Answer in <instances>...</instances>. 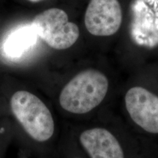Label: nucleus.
<instances>
[{
  "label": "nucleus",
  "mask_w": 158,
  "mask_h": 158,
  "mask_svg": "<svg viewBox=\"0 0 158 158\" xmlns=\"http://www.w3.org/2000/svg\"><path fill=\"white\" fill-rule=\"evenodd\" d=\"M108 89V80L100 71L89 69L77 74L65 85L59 95L63 109L84 114L101 103Z\"/></svg>",
  "instance_id": "nucleus-1"
},
{
  "label": "nucleus",
  "mask_w": 158,
  "mask_h": 158,
  "mask_svg": "<svg viewBox=\"0 0 158 158\" xmlns=\"http://www.w3.org/2000/svg\"><path fill=\"white\" fill-rule=\"evenodd\" d=\"M15 118L33 139L48 141L54 132V122L51 111L40 99L27 91H17L10 100Z\"/></svg>",
  "instance_id": "nucleus-2"
},
{
  "label": "nucleus",
  "mask_w": 158,
  "mask_h": 158,
  "mask_svg": "<svg viewBox=\"0 0 158 158\" xmlns=\"http://www.w3.org/2000/svg\"><path fill=\"white\" fill-rule=\"evenodd\" d=\"M31 25L39 36L51 48L64 50L74 45L80 31L76 23L70 22L65 11L51 8L35 17Z\"/></svg>",
  "instance_id": "nucleus-3"
},
{
  "label": "nucleus",
  "mask_w": 158,
  "mask_h": 158,
  "mask_svg": "<svg viewBox=\"0 0 158 158\" xmlns=\"http://www.w3.org/2000/svg\"><path fill=\"white\" fill-rule=\"evenodd\" d=\"M84 22L89 32L106 37L118 31L122 22V7L118 0H90Z\"/></svg>",
  "instance_id": "nucleus-4"
},
{
  "label": "nucleus",
  "mask_w": 158,
  "mask_h": 158,
  "mask_svg": "<svg viewBox=\"0 0 158 158\" xmlns=\"http://www.w3.org/2000/svg\"><path fill=\"white\" fill-rule=\"evenodd\" d=\"M132 120L150 133H158V96L142 86H134L124 98Z\"/></svg>",
  "instance_id": "nucleus-5"
},
{
  "label": "nucleus",
  "mask_w": 158,
  "mask_h": 158,
  "mask_svg": "<svg viewBox=\"0 0 158 158\" xmlns=\"http://www.w3.org/2000/svg\"><path fill=\"white\" fill-rule=\"evenodd\" d=\"M80 142L91 158H124L119 142L104 128L85 130L81 134Z\"/></svg>",
  "instance_id": "nucleus-6"
},
{
  "label": "nucleus",
  "mask_w": 158,
  "mask_h": 158,
  "mask_svg": "<svg viewBox=\"0 0 158 158\" xmlns=\"http://www.w3.org/2000/svg\"><path fill=\"white\" fill-rule=\"evenodd\" d=\"M37 37L31 23L20 26L5 39L4 53L10 58H19L36 43Z\"/></svg>",
  "instance_id": "nucleus-7"
},
{
  "label": "nucleus",
  "mask_w": 158,
  "mask_h": 158,
  "mask_svg": "<svg viewBox=\"0 0 158 158\" xmlns=\"http://www.w3.org/2000/svg\"><path fill=\"white\" fill-rule=\"evenodd\" d=\"M29 1H30V2H37L42 1V0H29Z\"/></svg>",
  "instance_id": "nucleus-8"
}]
</instances>
